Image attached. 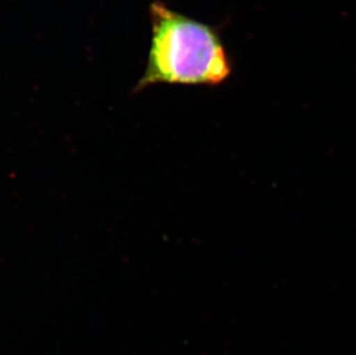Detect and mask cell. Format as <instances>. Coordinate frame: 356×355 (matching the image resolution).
Returning a JSON list of instances; mask_svg holds the SVG:
<instances>
[{"label": "cell", "mask_w": 356, "mask_h": 355, "mask_svg": "<svg viewBox=\"0 0 356 355\" xmlns=\"http://www.w3.org/2000/svg\"><path fill=\"white\" fill-rule=\"evenodd\" d=\"M152 38L147 68L135 91L155 84L217 86L231 74L218 35L161 3L152 6Z\"/></svg>", "instance_id": "6da1fadb"}]
</instances>
